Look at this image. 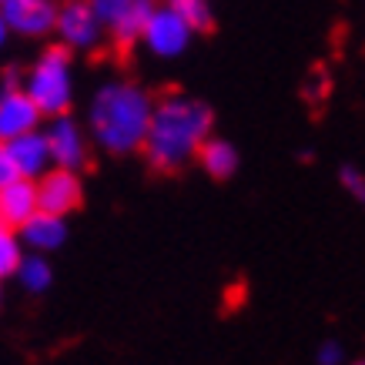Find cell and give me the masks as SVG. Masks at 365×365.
Masks as SVG:
<instances>
[{
	"mask_svg": "<svg viewBox=\"0 0 365 365\" xmlns=\"http://www.w3.org/2000/svg\"><path fill=\"white\" fill-rule=\"evenodd\" d=\"M0 225H4V222H0Z\"/></svg>",
	"mask_w": 365,
	"mask_h": 365,
	"instance_id": "25",
	"label": "cell"
},
{
	"mask_svg": "<svg viewBox=\"0 0 365 365\" xmlns=\"http://www.w3.org/2000/svg\"><path fill=\"white\" fill-rule=\"evenodd\" d=\"M41 108L31 101L24 88H4L0 91V141L11 144L31 131H41Z\"/></svg>",
	"mask_w": 365,
	"mask_h": 365,
	"instance_id": "9",
	"label": "cell"
},
{
	"mask_svg": "<svg viewBox=\"0 0 365 365\" xmlns=\"http://www.w3.org/2000/svg\"><path fill=\"white\" fill-rule=\"evenodd\" d=\"M24 91L31 101L41 108L44 118H61L67 114L71 101H74V64H71V51L64 44L47 47L44 54L31 64L24 74Z\"/></svg>",
	"mask_w": 365,
	"mask_h": 365,
	"instance_id": "3",
	"label": "cell"
},
{
	"mask_svg": "<svg viewBox=\"0 0 365 365\" xmlns=\"http://www.w3.org/2000/svg\"><path fill=\"white\" fill-rule=\"evenodd\" d=\"M7 37H11V24H7V17H4V11H0V47L7 44Z\"/></svg>",
	"mask_w": 365,
	"mask_h": 365,
	"instance_id": "21",
	"label": "cell"
},
{
	"mask_svg": "<svg viewBox=\"0 0 365 365\" xmlns=\"http://www.w3.org/2000/svg\"><path fill=\"white\" fill-rule=\"evenodd\" d=\"M21 242L31 248L34 255H51L67 242V222L47 211H37L31 222L21 228Z\"/></svg>",
	"mask_w": 365,
	"mask_h": 365,
	"instance_id": "13",
	"label": "cell"
},
{
	"mask_svg": "<svg viewBox=\"0 0 365 365\" xmlns=\"http://www.w3.org/2000/svg\"><path fill=\"white\" fill-rule=\"evenodd\" d=\"M339 181H342V188L352 195L359 205L365 208V175L359 171L355 165H342V171H339Z\"/></svg>",
	"mask_w": 365,
	"mask_h": 365,
	"instance_id": "18",
	"label": "cell"
},
{
	"mask_svg": "<svg viewBox=\"0 0 365 365\" xmlns=\"http://www.w3.org/2000/svg\"><path fill=\"white\" fill-rule=\"evenodd\" d=\"M191 37H195L191 24L185 21L175 7L161 4V7H155L151 17H148V27H144V34H141V44L155 57H161V61H171V57H181L188 51Z\"/></svg>",
	"mask_w": 365,
	"mask_h": 365,
	"instance_id": "5",
	"label": "cell"
},
{
	"mask_svg": "<svg viewBox=\"0 0 365 365\" xmlns=\"http://www.w3.org/2000/svg\"><path fill=\"white\" fill-rule=\"evenodd\" d=\"M47 144H51V155H54V168H64V171H78L88 165V134L71 114H61V118H51L44 128Z\"/></svg>",
	"mask_w": 365,
	"mask_h": 365,
	"instance_id": "7",
	"label": "cell"
},
{
	"mask_svg": "<svg viewBox=\"0 0 365 365\" xmlns=\"http://www.w3.org/2000/svg\"><path fill=\"white\" fill-rule=\"evenodd\" d=\"M4 4H7V0H0V7H4Z\"/></svg>",
	"mask_w": 365,
	"mask_h": 365,
	"instance_id": "22",
	"label": "cell"
},
{
	"mask_svg": "<svg viewBox=\"0 0 365 365\" xmlns=\"http://www.w3.org/2000/svg\"><path fill=\"white\" fill-rule=\"evenodd\" d=\"M37 198H41V211L67 218L71 211L81 208L84 201V185H81L78 171H64V168H51L41 181H37Z\"/></svg>",
	"mask_w": 365,
	"mask_h": 365,
	"instance_id": "8",
	"label": "cell"
},
{
	"mask_svg": "<svg viewBox=\"0 0 365 365\" xmlns=\"http://www.w3.org/2000/svg\"><path fill=\"white\" fill-rule=\"evenodd\" d=\"M17 282H21L24 292L41 295V292H47V288H51L54 272H51V265H47L44 255H24L21 268H17Z\"/></svg>",
	"mask_w": 365,
	"mask_h": 365,
	"instance_id": "15",
	"label": "cell"
},
{
	"mask_svg": "<svg viewBox=\"0 0 365 365\" xmlns=\"http://www.w3.org/2000/svg\"><path fill=\"white\" fill-rule=\"evenodd\" d=\"M315 362H319V365H342V362H345L342 342H335V339H325V342L319 345V352H315Z\"/></svg>",
	"mask_w": 365,
	"mask_h": 365,
	"instance_id": "19",
	"label": "cell"
},
{
	"mask_svg": "<svg viewBox=\"0 0 365 365\" xmlns=\"http://www.w3.org/2000/svg\"><path fill=\"white\" fill-rule=\"evenodd\" d=\"M57 37L67 51H94V47L104 41V21H101L94 7L88 0H67L61 4V14H57Z\"/></svg>",
	"mask_w": 365,
	"mask_h": 365,
	"instance_id": "6",
	"label": "cell"
},
{
	"mask_svg": "<svg viewBox=\"0 0 365 365\" xmlns=\"http://www.w3.org/2000/svg\"><path fill=\"white\" fill-rule=\"evenodd\" d=\"M0 91H4V81H0Z\"/></svg>",
	"mask_w": 365,
	"mask_h": 365,
	"instance_id": "24",
	"label": "cell"
},
{
	"mask_svg": "<svg viewBox=\"0 0 365 365\" xmlns=\"http://www.w3.org/2000/svg\"><path fill=\"white\" fill-rule=\"evenodd\" d=\"M215 114L205 101L188 94H168L155 104L151 131L144 141L148 165L155 171H181L191 158H198L201 144L208 141Z\"/></svg>",
	"mask_w": 365,
	"mask_h": 365,
	"instance_id": "2",
	"label": "cell"
},
{
	"mask_svg": "<svg viewBox=\"0 0 365 365\" xmlns=\"http://www.w3.org/2000/svg\"><path fill=\"white\" fill-rule=\"evenodd\" d=\"M17 168H14V161H11V151H7V144L0 141V188H7L11 181H17Z\"/></svg>",
	"mask_w": 365,
	"mask_h": 365,
	"instance_id": "20",
	"label": "cell"
},
{
	"mask_svg": "<svg viewBox=\"0 0 365 365\" xmlns=\"http://www.w3.org/2000/svg\"><path fill=\"white\" fill-rule=\"evenodd\" d=\"M4 17L11 24V34H21V37H47V34L57 31V7L54 0H7L4 7Z\"/></svg>",
	"mask_w": 365,
	"mask_h": 365,
	"instance_id": "10",
	"label": "cell"
},
{
	"mask_svg": "<svg viewBox=\"0 0 365 365\" xmlns=\"http://www.w3.org/2000/svg\"><path fill=\"white\" fill-rule=\"evenodd\" d=\"M352 365H365V362H352Z\"/></svg>",
	"mask_w": 365,
	"mask_h": 365,
	"instance_id": "23",
	"label": "cell"
},
{
	"mask_svg": "<svg viewBox=\"0 0 365 365\" xmlns=\"http://www.w3.org/2000/svg\"><path fill=\"white\" fill-rule=\"evenodd\" d=\"M7 151H11V161L17 168V175L27 178V181H41L54 168V155H51V144H47L44 131L24 134V138L7 144Z\"/></svg>",
	"mask_w": 365,
	"mask_h": 365,
	"instance_id": "11",
	"label": "cell"
},
{
	"mask_svg": "<svg viewBox=\"0 0 365 365\" xmlns=\"http://www.w3.org/2000/svg\"><path fill=\"white\" fill-rule=\"evenodd\" d=\"M158 101L134 81H108L94 91L88 108L91 138L108 155L144 151Z\"/></svg>",
	"mask_w": 365,
	"mask_h": 365,
	"instance_id": "1",
	"label": "cell"
},
{
	"mask_svg": "<svg viewBox=\"0 0 365 365\" xmlns=\"http://www.w3.org/2000/svg\"><path fill=\"white\" fill-rule=\"evenodd\" d=\"M168 7H175L191 24V31H208L211 21H215L208 0H168Z\"/></svg>",
	"mask_w": 365,
	"mask_h": 365,
	"instance_id": "17",
	"label": "cell"
},
{
	"mask_svg": "<svg viewBox=\"0 0 365 365\" xmlns=\"http://www.w3.org/2000/svg\"><path fill=\"white\" fill-rule=\"evenodd\" d=\"M198 165L205 168V175L215 178V181H228V178L238 171V151H235V144L225 141V138H208L198 151Z\"/></svg>",
	"mask_w": 365,
	"mask_h": 365,
	"instance_id": "14",
	"label": "cell"
},
{
	"mask_svg": "<svg viewBox=\"0 0 365 365\" xmlns=\"http://www.w3.org/2000/svg\"><path fill=\"white\" fill-rule=\"evenodd\" d=\"M21 245L24 242H21V232H17V228L0 225V282L17 275V268H21V262H24Z\"/></svg>",
	"mask_w": 365,
	"mask_h": 365,
	"instance_id": "16",
	"label": "cell"
},
{
	"mask_svg": "<svg viewBox=\"0 0 365 365\" xmlns=\"http://www.w3.org/2000/svg\"><path fill=\"white\" fill-rule=\"evenodd\" d=\"M37 211H41L37 181L17 178V181H11L7 188H0V222L7 225V228H17V232H21Z\"/></svg>",
	"mask_w": 365,
	"mask_h": 365,
	"instance_id": "12",
	"label": "cell"
},
{
	"mask_svg": "<svg viewBox=\"0 0 365 365\" xmlns=\"http://www.w3.org/2000/svg\"><path fill=\"white\" fill-rule=\"evenodd\" d=\"M88 4L104 21L108 37L118 47H131L134 41H141L148 17L155 11V0H88Z\"/></svg>",
	"mask_w": 365,
	"mask_h": 365,
	"instance_id": "4",
	"label": "cell"
}]
</instances>
